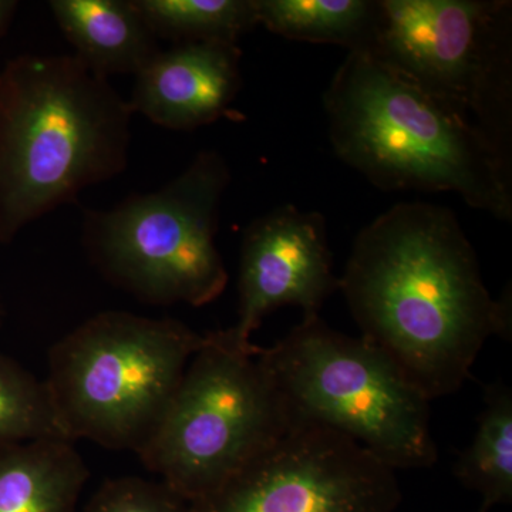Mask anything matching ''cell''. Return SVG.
Masks as SVG:
<instances>
[{
	"label": "cell",
	"instance_id": "cell-1",
	"mask_svg": "<svg viewBox=\"0 0 512 512\" xmlns=\"http://www.w3.org/2000/svg\"><path fill=\"white\" fill-rule=\"evenodd\" d=\"M363 338L429 397L457 393L493 336L511 339V291L488 292L456 215L394 205L357 234L339 278Z\"/></svg>",
	"mask_w": 512,
	"mask_h": 512
},
{
	"label": "cell",
	"instance_id": "cell-2",
	"mask_svg": "<svg viewBox=\"0 0 512 512\" xmlns=\"http://www.w3.org/2000/svg\"><path fill=\"white\" fill-rule=\"evenodd\" d=\"M336 156L384 191L454 192L512 220L511 158L476 124L369 53H348L323 96Z\"/></svg>",
	"mask_w": 512,
	"mask_h": 512
},
{
	"label": "cell",
	"instance_id": "cell-3",
	"mask_svg": "<svg viewBox=\"0 0 512 512\" xmlns=\"http://www.w3.org/2000/svg\"><path fill=\"white\" fill-rule=\"evenodd\" d=\"M133 111L76 56L0 72V242L127 167Z\"/></svg>",
	"mask_w": 512,
	"mask_h": 512
},
{
	"label": "cell",
	"instance_id": "cell-4",
	"mask_svg": "<svg viewBox=\"0 0 512 512\" xmlns=\"http://www.w3.org/2000/svg\"><path fill=\"white\" fill-rule=\"evenodd\" d=\"M259 362L284 400L293 427H328L365 447L394 471L429 468L439 451L430 402L375 343L303 318Z\"/></svg>",
	"mask_w": 512,
	"mask_h": 512
},
{
	"label": "cell",
	"instance_id": "cell-5",
	"mask_svg": "<svg viewBox=\"0 0 512 512\" xmlns=\"http://www.w3.org/2000/svg\"><path fill=\"white\" fill-rule=\"evenodd\" d=\"M205 335L175 319L97 313L49 352L45 380L67 437L138 453Z\"/></svg>",
	"mask_w": 512,
	"mask_h": 512
},
{
	"label": "cell",
	"instance_id": "cell-6",
	"mask_svg": "<svg viewBox=\"0 0 512 512\" xmlns=\"http://www.w3.org/2000/svg\"><path fill=\"white\" fill-rule=\"evenodd\" d=\"M261 348L228 330L205 335L153 436L138 451L188 504L211 494L293 429Z\"/></svg>",
	"mask_w": 512,
	"mask_h": 512
},
{
	"label": "cell",
	"instance_id": "cell-7",
	"mask_svg": "<svg viewBox=\"0 0 512 512\" xmlns=\"http://www.w3.org/2000/svg\"><path fill=\"white\" fill-rule=\"evenodd\" d=\"M229 181L224 157L201 151L160 190L87 212L84 244L94 264L151 305L214 302L228 284L215 235Z\"/></svg>",
	"mask_w": 512,
	"mask_h": 512
},
{
	"label": "cell",
	"instance_id": "cell-8",
	"mask_svg": "<svg viewBox=\"0 0 512 512\" xmlns=\"http://www.w3.org/2000/svg\"><path fill=\"white\" fill-rule=\"evenodd\" d=\"M369 55L476 124L511 158L512 3L379 0Z\"/></svg>",
	"mask_w": 512,
	"mask_h": 512
},
{
	"label": "cell",
	"instance_id": "cell-9",
	"mask_svg": "<svg viewBox=\"0 0 512 512\" xmlns=\"http://www.w3.org/2000/svg\"><path fill=\"white\" fill-rule=\"evenodd\" d=\"M396 471L338 431L289 430L190 512H394Z\"/></svg>",
	"mask_w": 512,
	"mask_h": 512
},
{
	"label": "cell",
	"instance_id": "cell-10",
	"mask_svg": "<svg viewBox=\"0 0 512 512\" xmlns=\"http://www.w3.org/2000/svg\"><path fill=\"white\" fill-rule=\"evenodd\" d=\"M238 291V320L227 330L244 348L254 346L252 333L282 306L318 316L339 291L323 215L284 205L252 222L242 239Z\"/></svg>",
	"mask_w": 512,
	"mask_h": 512
},
{
	"label": "cell",
	"instance_id": "cell-11",
	"mask_svg": "<svg viewBox=\"0 0 512 512\" xmlns=\"http://www.w3.org/2000/svg\"><path fill=\"white\" fill-rule=\"evenodd\" d=\"M241 56L238 43H181L160 50L134 76L130 109L177 131L229 116L241 89Z\"/></svg>",
	"mask_w": 512,
	"mask_h": 512
},
{
	"label": "cell",
	"instance_id": "cell-12",
	"mask_svg": "<svg viewBox=\"0 0 512 512\" xmlns=\"http://www.w3.org/2000/svg\"><path fill=\"white\" fill-rule=\"evenodd\" d=\"M53 18L90 70L136 76L160 52L133 0H52Z\"/></svg>",
	"mask_w": 512,
	"mask_h": 512
},
{
	"label": "cell",
	"instance_id": "cell-13",
	"mask_svg": "<svg viewBox=\"0 0 512 512\" xmlns=\"http://www.w3.org/2000/svg\"><path fill=\"white\" fill-rule=\"evenodd\" d=\"M89 468L74 441L47 439L0 448V512H79Z\"/></svg>",
	"mask_w": 512,
	"mask_h": 512
},
{
	"label": "cell",
	"instance_id": "cell-14",
	"mask_svg": "<svg viewBox=\"0 0 512 512\" xmlns=\"http://www.w3.org/2000/svg\"><path fill=\"white\" fill-rule=\"evenodd\" d=\"M258 26L298 42L370 53L379 26V0H254Z\"/></svg>",
	"mask_w": 512,
	"mask_h": 512
},
{
	"label": "cell",
	"instance_id": "cell-15",
	"mask_svg": "<svg viewBox=\"0 0 512 512\" xmlns=\"http://www.w3.org/2000/svg\"><path fill=\"white\" fill-rule=\"evenodd\" d=\"M463 487L481 497L478 512L512 501V390L504 383L485 389L484 407L470 446L454 464Z\"/></svg>",
	"mask_w": 512,
	"mask_h": 512
},
{
	"label": "cell",
	"instance_id": "cell-16",
	"mask_svg": "<svg viewBox=\"0 0 512 512\" xmlns=\"http://www.w3.org/2000/svg\"><path fill=\"white\" fill-rule=\"evenodd\" d=\"M157 39L238 43L258 26L254 0H133Z\"/></svg>",
	"mask_w": 512,
	"mask_h": 512
},
{
	"label": "cell",
	"instance_id": "cell-17",
	"mask_svg": "<svg viewBox=\"0 0 512 512\" xmlns=\"http://www.w3.org/2000/svg\"><path fill=\"white\" fill-rule=\"evenodd\" d=\"M47 439L70 440L49 387L0 353V448Z\"/></svg>",
	"mask_w": 512,
	"mask_h": 512
},
{
	"label": "cell",
	"instance_id": "cell-18",
	"mask_svg": "<svg viewBox=\"0 0 512 512\" xmlns=\"http://www.w3.org/2000/svg\"><path fill=\"white\" fill-rule=\"evenodd\" d=\"M83 512H190V504L161 481L119 477L104 481Z\"/></svg>",
	"mask_w": 512,
	"mask_h": 512
},
{
	"label": "cell",
	"instance_id": "cell-19",
	"mask_svg": "<svg viewBox=\"0 0 512 512\" xmlns=\"http://www.w3.org/2000/svg\"><path fill=\"white\" fill-rule=\"evenodd\" d=\"M16 8H18V2H13V0H0V36L8 29Z\"/></svg>",
	"mask_w": 512,
	"mask_h": 512
}]
</instances>
